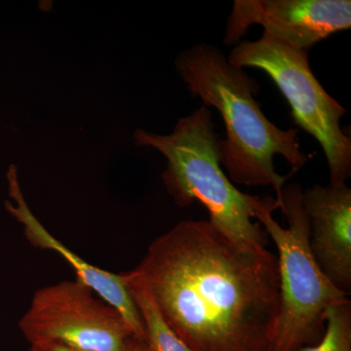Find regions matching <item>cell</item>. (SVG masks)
Segmentation results:
<instances>
[{"instance_id": "4", "label": "cell", "mask_w": 351, "mask_h": 351, "mask_svg": "<svg viewBox=\"0 0 351 351\" xmlns=\"http://www.w3.org/2000/svg\"><path fill=\"white\" fill-rule=\"evenodd\" d=\"M302 193L301 184L294 182L284 186L278 203L258 196L253 203L254 219L278 250L280 311L269 351H298L319 343L327 309L350 295L337 288L314 260Z\"/></svg>"}, {"instance_id": "12", "label": "cell", "mask_w": 351, "mask_h": 351, "mask_svg": "<svg viewBox=\"0 0 351 351\" xmlns=\"http://www.w3.org/2000/svg\"><path fill=\"white\" fill-rule=\"evenodd\" d=\"M29 351H82L54 343H32Z\"/></svg>"}, {"instance_id": "7", "label": "cell", "mask_w": 351, "mask_h": 351, "mask_svg": "<svg viewBox=\"0 0 351 351\" xmlns=\"http://www.w3.org/2000/svg\"><path fill=\"white\" fill-rule=\"evenodd\" d=\"M286 45L308 51L335 32L351 27L350 0H235L223 43L237 45L249 27Z\"/></svg>"}, {"instance_id": "10", "label": "cell", "mask_w": 351, "mask_h": 351, "mask_svg": "<svg viewBox=\"0 0 351 351\" xmlns=\"http://www.w3.org/2000/svg\"><path fill=\"white\" fill-rule=\"evenodd\" d=\"M125 283L142 318L145 328V341L149 350L151 351H191L189 346L166 324L147 291L136 284L127 282L126 280Z\"/></svg>"}, {"instance_id": "9", "label": "cell", "mask_w": 351, "mask_h": 351, "mask_svg": "<svg viewBox=\"0 0 351 351\" xmlns=\"http://www.w3.org/2000/svg\"><path fill=\"white\" fill-rule=\"evenodd\" d=\"M7 182L9 195L14 200V202L6 201L7 212L23 226L27 241L36 248L55 252L63 258L75 272L76 280L84 284L101 299L115 307L131 328L134 336L145 339L142 318L127 287L123 274H112L86 262L44 228L25 199L16 166L9 167Z\"/></svg>"}, {"instance_id": "6", "label": "cell", "mask_w": 351, "mask_h": 351, "mask_svg": "<svg viewBox=\"0 0 351 351\" xmlns=\"http://www.w3.org/2000/svg\"><path fill=\"white\" fill-rule=\"evenodd\" d=\"M18 327L29 345L54 343L82 351H124L134 336L115 307L76 279L36 291Z\"/></svg>"}, {"instance_id": "2", "label": "cell", "mask_w": 351, "mask_h": 351, "mask_svg": "<svg viewBox=\"0 0 351 351\" xmlns=\"http://www.w3.org/2000/svg\"><path fill=\"white\" fill-rule=\"evenodd\" d=\"M175 66L202 106L223 117L226 138H219V156L228 177L237 184L271 186L278 203L284 184L309 159L300 147L299 130H283L267 119L255 100L257 80L216 46L196 44L178 55Z\"/></svg>"}, {"instance_id": "8", "label": "cell", "mask_w": 351, "mask_h": 351, "mask_svg": "<svg viewBox=\"0 0 351 351\" xmlns=\"http://www.w3.org/2000/svg\"><path fill=\"white\" fill-rule=\"evenodd\" d=\"M314 260L337 288L351 293V189L314 184L302 193Z\"/></svg>"}, {"instance_id": "13", "label": "cell", "mask_w": 351, "mask_h": 351, "mask_svg": "<svg viewBox=\"0 0 351 351\" xmlns=\"http://www.w3.org/2000/svg\"><path fill=\"white\" fill-rule=\"evenodd\" d=\"M124 351H151L147 341L145 339L138 338V337L132 336L127 341L125 350Z\"/></svg>"}, {"instance_id": "11", "label": "cell", "mask_w": 351, "mask_h": 351, "mask_svg": "<svg viewBox=\"0 0 351 351\" xmlns=\"http://www.w3.org/2000/svg\"><path fill=\"white\" fill-rule=\"evenodd\" d=\"M326 329L319 343L298 351H351V301L346 300L327 309Z\"/></svg>"}, {"instance_id": "3", "label": "cell", "mask_w": 351, "mask_h": 351, "mask_svg": "<svg viewBox=\"0 0 351 351\" xmlns=\"http://www.w3.org/2000/svg\"><path fill=\"white\" fill-rule=\"evenodd\" d=\"M219 134L214 128L209 108L201 106L182 117L167 135L137 129V147H152L166 159L161 178L179 207L195 200L204 205L210 223L237 246L251 250L265 249L269 235L254 223L253 203L257 196L235 188L219 163Z\"/></svg>"}, {"instance_id": "5", "label": "cell", "mask_w": 351, "mask_h": 351, "mask_svg": "<svg viewBox=\"0 0 351 351\" xmlns=\"http://www.w3.org/2000/svg\"><path fill=\"white\" fill-rule=\"evenodd\" d=\"M228 61L239 68L262 69L274 80L291 108L295 125L322 147L330 184H346L351 176V140L341 120L346 110L325 91L309 66L308 52L263 34L256 41H240Z\"/></svg>"}, {"instance_id": "1", "label": "cell", "mask_w": 351, "mask_h": 351, "mask_svg": "<svg viewBox=\"0 0 351 351\" xmlns=\"http://www.w3.org/2000/svg\"><path fill=\"white\" fill-rule=\"evenodd\" d=\"M127 282L147 291L191 351H269L280 311L278 258L209 221H182L149 245Z\"/></svg>"}]
</instances>
